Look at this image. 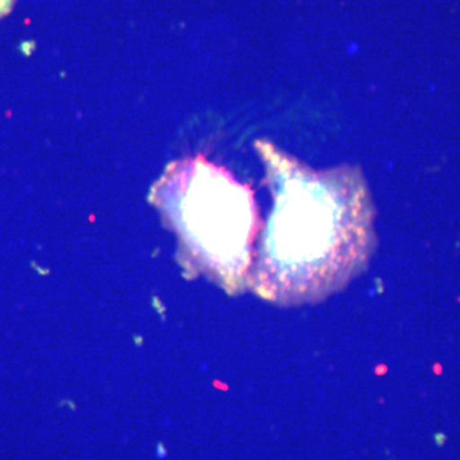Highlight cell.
<instances>
[{"mask_svg": "<svg viewBox=\"0 0 460 460\" xmlns=\"http://www.w3.org/2000/svg\"><path fill=\"white\" fill-rule=\"evenodd\" d=\"M272 210L253 256V290L280 307L319 304L367 269L377 246L375 208L357 166L314 171L257 141Z\"/></svg>", "mask_w": 460, "mask_h": 460, "instance_id": "obj_1", "label": "cell"}, {"mask_svg": "<svg viewBox=\"0 0 460 460\" xmlns=\"http://www.w3.org/2000/svg\"><path fill=\"white\" fill-rule=\"evenodd\" d=\"M151 201L180 235L184 263L229 293L248 287L261 226L247 184L199 155L172 163Z\"/></svg>", "mask_w": 460, "mask_h": 460, "instance_id": "obj_2", "label": "cell"}, {"mask_svg": "<svg viewBox=\"0 0 460 460\" xmlns=\"http://www.w3.org/2000/svg\"><path fill=\"white\" fill-rule=\"evenodd\" d=\"M12 3H13V0H0V17L8 13L9 9H11Z\"/></svg>", "mask_w": 460, "mask_h": 460, "instance_id": "obj_3", "label": "cell"}]
</instances>
